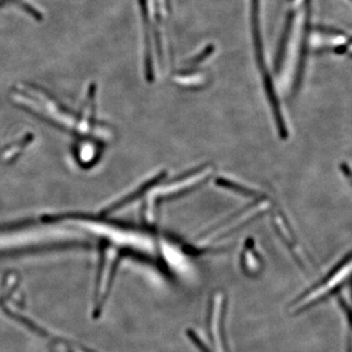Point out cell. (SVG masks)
<instances>
[{"mask_svg":"<svg viewBox=\"0 0 352 352\" xmlns=\"http://www.w3.org/2000/svg\"><path fill=\"white\" fill-rule=\"evenodd\" d=\"M349 261L351 259L349 256L346 259L340 261L338 267L335 268L330 275H327L318 284L315 285L309 289V291L300 296L298 300L296 298L294 305H292L294 314H302L305 310L310 309L318 303L327 300L329 296L337 294L347 275L346 268L349 267Z\"/></svg>","mask_w":352,"mask_h":352,"instance_id":"1","label":"cell"}]
</instances>
